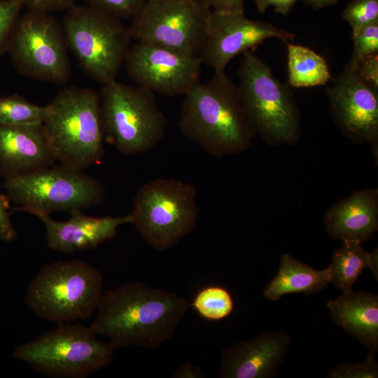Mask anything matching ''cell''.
<instances>
[{
  "mask_svg": "<svg viewBox=\"0 0 378 378\" xmlns=\"http://www.w3.org/2000/svg\"><path fill=\"white\" fill-rule=\"evenodd\" d=\"M190 307L174 292L134 281L103 292L90 327L115 349H157L172 338Z\"/></svg>",
  "mask_w": 378,
  "mask_h": 378,
  "instance_id": "cell-1",
  "label": "cell"
},
{
  "mask_svg": "<svg viewBox=\"0 0 378 378\" xmlns=\"http://www.w3.org/2000/svg\"><path fill=\"white\" fill-rule=\"evenodd\" d=\"M179 128L188 139L216 158L246 150L255 132L246 115L238 85L225 71L214 72L185 95Z\"/></svg>",
  "mask_w": 378,
  "mask_h": 378,
  "instance_id": "cell-2",
  "label": "cell"
},
{
  "mask_svg": "<svg viewBox=\"0 0 378 378\" xmlns=\"http://www.w3.org/2000/svg\"><path fill=\"white\" fill-rule=\"evenodd\" d=\"M47 106L43 125L56 161L80 171L98 164L104 154L99 94L68 86Z\"/></svg>",
  "mask_w": 378,
  "mask_h": 378,
  "instance_id": "cell-3",
  "label": "cell"
},
{
  "mask_svg": "<svg viewBox=\"0 0 378 378\" xmlns=\"http://www.w3.org/2000/svg\"><path fill=\"white\" fill-rule=\"evenodd\" d=\"M102 273L80 260L44 265L30 281L27 306L40 318L58 325L90 317L103 293Z\"/></svg>",
  "mask_w": 378,
  "mask_h": 378,
  "instance_id": "cell-4",
  "label": "cell"
},
{
  "mask_svg": "<svg viewBox=\"0 0 378 378\" xmlns=\"http://www.w3.org/2000/svg\"><path fill=\"white\" fill-rule=\"evenodd\" d=\"M90 326L61 324L17 346L13 356L52 378H86L108 367L115 349Z\"/></svg>",
  "mask_w": 378,
  "mask_h": 378,
  "instance_id": "cell-5",
  "label": "cell"
},
{
  "mask_svg": "<svg viewBox=\"0 0 378 378\" xmlns=\"http://www.w3.org/2000/svg\"><path fill=\"white\" fill-rule=\"evenodd\" d=\"M238 76L242 104L255 134L270 144L295 143L300 114L289 84L276 80L252 50L243 53Z\"/></svg>",
  "mask_w": 378,
  "mask_h": 378,
  "instance_id": "cell-6",
  "label": "cell"
},
{
  "mask_svg": "<svg viewBox=\"0 0 378 378\" xmlns=\"http://www.w3.org/2000/svg\"><path fill=\"white\" fill-rule=\"evenodd\" d=\"M198 213L195 186L159 178L139 189L128 215L143 239L154 249L164 251L194 230Z\"/></svg>",
  "mask_w": 378,
  "mask_h": 378,
  "instance_id": "cell-7",
  "label": "cell"
},
{
  "mask_svg": "<svg viewBox=\"0 0 378 378\" xmlns=\"http://www.w3.org/2000/svg\"><path fill=\"white\" fill-rule=\"evenodd\" d=\"M62 27L85 72L102 85L115 80L131 46L130 27L111 14L76 4L67 10Z\"/></svg>",
  "mask_w": 378,
  "mask_h": 378,
  "instance_id": "cell-8",
  "label": "cell"
},
{
  "mask_svg": "<svg viewBox=\"0 0 378 378\" xmlns=\"http://www.w3.org/2000/svg\"><path fill=\"white\" fill-rule=\"evenodd\" d=\"M99 96L104 134L119 152L141 153L162 139L167 120L153 92L115 80L103 85Z\"/></svg>",
  "mask_w": 378,
  "mask_h": 378,
  "instance_id": "cell-9",
  "label": "cell"
},
{
  "mask_svg": "<svg viewBox=\"0 0 378 378\" xmlns=\"http://www.w3.org/2000/svg\"><path fill=\"white\" fill-rule=\"evenodd\" d=\"M4 188L14 210L34 216L88 209L101 204L105 195L97 179L60 164L6 178Z\"/></svg>",
  "mask_w": 378,
  "mask_h": 378,
  "instance_id": "cell-10",
  "label": "cell"
},
{
  "mask_svg": "<svg viewBox=\"0 0 378 378\" xmlns=\"http://www.w3.org/2000/svg\"><path fill=\"white\" fill-rule=\"evenodd\" d=\"M68 50L62 24L51 13L27 10L15 24L7 52L21 75L64 84L71 76Z\"/></svg>",
  "mask_w": 378,
  "mask_h": 378,
  "instance_id": "cell-11",
  "label": "cell"
},
{
  "mask_svg": "<svg viewBox=\"0 0 378 378\" xmlns=\"http://www.w3.org/2000/svg\"><path fill=\"white\" fill-rule=\"evenodd\" d=\"M211 12L202 0L146 1L130 29L136 41L198 55Z\"/></svg>",
  "mask_w": 378,
  "mask_h": 378,
  "instance_id": "cell-12",
  "label": "cell"
},
{
  "mask_svg": "<svg viewBox=\"0 0 378 378\" xmlns=\"http://www.w3.org/2000/svg\"><path fill=\"white\" fill-rule=\"evenodd\" d=\"M127 71L138 85L154 94L185 95L200 81L202 62L190 55L136 41L125 58Z\"/></svg>",
  "mask_w": 378,
  "mask_h": 378,
  "instance_id": "cell-13",
  "label": "cell"
},
{
  "mask_svg": "<svg viewBox=\"0 0 378 378\" xmlns=\"http://www.w3.org/2000/svg\"><path fill=\"white\" fill-rule=\"evenodd\" d=\"M276 38L285 43L295 38L293 33L246 18L243 13L211 11L206 34L198 54L202 64L214 72L225 71L229 62L240 53L255 49L265 40Z\"/></svg>",
  "mask_w": 378,
  "mask_h": 378,
  "instance_id": "cell-14",
  "label": "cell"
},
{
  "mask_svg": "<svg viewBox=\"0 0 378 378\" xmlns=\"http://www.w3.org/2000/svg\"><path fill=\"white\" fill-rule=\"evenodd\" d=\"M330 112L341 130L353 139L374 148L378 141V91L345 66L326 89Z\"/></svg>",
  "mask_w": 378,
  "mask_h": 378,
  "instance_id": "cell-15",
  "label": "cell"
},
{
  "mask_svg": "<svg viewBox=\"0 0 378 378\" xmlns=\"http://www.w3.org/2000/svg\"><path fill=\"white\" fill-rule=\"evenodd\" d=\"M292 343L290 335L267 331L223 349L220 378H271L276 375Z\"/></svg>",
  "mask_w": 378,
  "mask_h": 378,
  "instance_id": "cell-16",
  "label": "cell"
},
{
  "mask_svg": "<svg viewBox=\"0 0 378 378\" xmlns=\"http://www.w3.org/2000/svg\"><path fill=\"white\" fill-rule=\"evenodd\" d=\"M55 161L43 124L0 123V174L5 179L52 166Z\"/></svg>",
  "mask_w": 378,
  "mask_h": 378,
  "instance_id": "cell-17",
  "label": "cell"
},
{
  "mask_svg": "<svg viewBox=\"0 0 378 378\" xmlns=\"http://www.w3.org/2000/svg\"><path fill=\"white\" fill-rule=\"evenodd\" d=\"M81 211H71L66 221L55 220L50 215L36 216L44 224L49 248L62 253L93 248L114 237L120 225L131 222L129 215L93 217Z\"/></svg>",
  "mask_w": 378,
  "mask_h": 378,
  "instance_id": "cell-18",
  "label": "cell"
},
{
  "mask_svg": "<svg viewBox=\"0 0 378 378\" xmlns=\"http://www.w3.org/2000/svg\"><path fill=\"white\" fill-rule=\"evenodd\" d=\"M326 229L334 239L362 243L378 228V191L367 188L331 206L324 217Z\"/></svg>",
  "mask_w": 378,
  "mask_h": 378,
  "instance_id": "cell-19",
  "label": "cell"
},
{
  "mask_svg": "<svg viewBox=\"0 0 378 378\" xmlns=\"http://www.w3.org/2000/svg\"><path fill=\"white\" fill-rule=\"evenodd\" d=\"M327 307L332 319L370 351L378 350V295L370 292L342 291Z\"/></svg>",
  "mask_w": 378,
  "mask_h": 378,
  "instance_id": "cell-20",
  "label": "cell"
},
{
  "mask_svg": "<svg viewBox=\"0 0 378 378\" xmlns=\"http://www.w3.org/2000/svg\"><path fill=\"white\" fill-rule=\"evenodd\" d=\"M330 279V267L318 270L284 253L280 258L276 276L266 285L262 294L271 301L289 293L310 295L324 289Z\"/></svg>",
  "mask_w": 378,
  "mask_h": 378,
  "instance_id": "cell-21",
  "label": "cell"
},
{
  "mask_svg": "<svg viewBox=\"0 0 378 378\" xmlns=\"http://www.w3.org/2000/svg\"><path fill=\"white\" fill-rule=\"evenodd\" d=\"M343 245L334 251L331 270L332 283L342 291L352 289V286L365 269H370L378 279L377 250L368 252L360 243L344 241Z\"/></svg>",
  "mask_w": 378,
  "mask_h": 378,
  "instance_id": "cell-22",
  "label": "cell"
},
{
  "mask_svg": "<svg viewBox=\"0 0 378 378\" xmlns=\"http://www.w3.org/2000/svg\"><path fill=\"white\" fill-rule=\"evenodd\" d=\"M288 84L294 88L326 85L332 78L326 60L303 46L286 42Z\"/></svg>",
  "mask_w": 378,
  "mask_h": 378,
  "instance_id": "cell-23",
  "label": "cell"
},
{
  "mask_svg": "<svg viewBox=\"0 0 378 378\" xmlns=\"http://www.w3.org/2000/svg\"><path fill=\"white\" fill-rule=\"evenodd\" d=\"M48 106H41L19 94L0 97V123L10 125L43 124Z\"/></svg>",
  "mask_w": 378,
  "mask_h": 378,
  "instance_id": "cell-24",
  "label": "cell"
},
{
  "mask_svg": "<svg viewBox=\"0 0 378 378\" xmlns=\"http://www.w3.org/2000/svg\"><path fill=\"white\" fill-rule=\"evenodd\" d=\"M190 304L201 317L209 321L222 320L234 309V301L230 293L224 287L217 285L201 288Z\"/></svg>",
  "mask_w": 378,
  "mask_h": 378,
  "instance_id": "cell-25",
  "label": "cell"
},
{
  "mask_svg": "<svg viewBox=\"0 0 378 378\" xmlns=\"http://www.w3.org/2000/svg\"><path fill=\"white\" fill-rule=\"evenodd\" d=\"M354 48L346 67L354 70L360 61L378 52V22L352 32Z\"/></svg>",
  "mask_w": 378,
  "mask_h": 378,
  "instance_id": "cell-26",
  "label": "cell"
},
{
  "mask_svg": "<svg viewBox=\"0 0 378 378\" xmlns=\"http://www.w3.org/2000/svg\"><path fill=\"white\" fill-rule=\"evenodd\" d=\"M352 32L378 22V0H351L342 12Z\"/></svg>",
  "mask_w": 378,
  "mask_h": 378,
  "instance_id": "cell-27",
  "label": "cell"
},
{
  "mask_svg": "<svg viewBox=\"0 0 378 378\" xmlns=\"http://www.w3.org/2000/svg\"><path fill=\"white\" fill-rule=\"evenodd\" d=\"M375 351H370L363 362L360 363H342L328 370V378H377L378 363Z\"/></svg>",
  "mask_w": 378,
  "mask_h": 378,
  "instance_id": "cell-28",
  "label": "cell"
},
{
  "mask_svg": "<svg viewBox=\"0 0 378 378\" xmlns=\"http://www.w3.org/2000/svg\"><path fill=\"white\" fill-rule=\"evenodd\" d=\"M23 7L22 0H0V57L7 52L12 32Z\"/></svg>",
  "mask_w": 378,
  "mask_h": 378,
  "instance_id": "cell-29",
  "label": "cell"
},
{
  "mask_svg": "<svg viewBox=\"0 0 378 378\" xmlns=\"http://www.w3.org/2000/svg\"><path fill=\"white\" fill-rule=\"evenodd\" d=\"M88 6L111 14L120 20L133 18L146 0H84Z\"/></svg>",
  "mask_w": 378,
  "mask_h": 378,
  "instance_id": "cell-30",
  "label": "cell"
},
{
  "mask_svg": "<svg viewBox=\"0 0 378 378\" xmlns=\"http://www.w3.org/2000/svg\"><path fill=\"white\" fill-rule=\"evenodd\" d=\"M360 79L378 91V55H370L359 62L354 69Z\"/></svg>",
  "mask_w": 378,
  "mask_h": 378,
  "instance_id": "cell-31",
  "label": "cell"
},
{
  "mask_svg": "<svg viewBox=\"0 0 378 378\" xmlns=\"http://www.w3.org/2000/svg\"><path fill=\"white\" fill-rule=\"evenodd\" d=\"M77 0H22L27 10L51 13L68 10Z\"/></svg>",
  "mask_w": 378,
  "mask_h": 378,
  "instance_id": "cell-32",
  "label": "cell"
},
{
  "mask_svg": "<svg viewBox=\"0 0 378 378\" xmlns=\"http://www.w3.org/2000/svg\"><path fill=\"white\" fill-rule=\"evenodd\" d=\"M8 202L0 192V241L11 242L17 237L16 230L10 220Z\"/></svg>",
  "mask_w": 378,
  "mask_h": 378,
  "instance_id": "cell-33",
  "label": "cell"
},
{
  "mask_svg": "<svg viewBox=\"0 0 378 378\" xmlns=\"http://www.w3.org/2000/svg\"><path fill=\"white\" fill-rule=\"evenodd\" d=\"M211 10L218 13H243L246 0H202Z\"/></svg>",
  "mask_w": 378,
  "mask_h": 378,
  "instance_id": "cell-34",
  "label": "cell"
},
{
  "mask_svg": "<svg viewBox=\"0 0 378 378\" xmlns=\"http://www.w3.org/2000/svg\"><path fill=\"white\" fill-rule=\"evenodd\" d=\"M298 0H255L257 9L260 13H265L266 9L274 6L276 12L282 15H287Z\"/></svg>",
  "mask_w": 378,
  "mask_h": 378,
  "instance_id": "cell-35",
  "label": "cell"
},
{
  "mask_svg": "<svg viewBox=\"0 0 378 378\" xmlns=\"http://www.w3.org/2000/svg\"><path fill=\"white\" fill-rule=\"evenodd\" d=\"M204 377V373L200 367L189 363L179 366L172 375L173 378H203Z\"/></svg>",
  "mask_w": 378,
  "mask_h": 378,
  "instance_id": "cell-36",
  "label": "cell"
},
{
  "mask_svg": "<svg viewBox=\"0 0 378 378\" xmlns=\"http://www.w3.org/2000/svg\"><path fill=\"white\" fill-rule=\"evenodd\" d=\"M307 4L311 5L314 9L322 8L335 4L338 0H304Z\"/></svg>",
  "mask_w": 378,
  "mask_h": 378,
  "instance_id": "cell-37",
  "label": "cell"
},
{
  "mask_svg": "<svg viewBox=\"0 0 378 378\" xmlns=\"http://www.w3.org/2000/svg\"><path fill=\"white\" fill-rule=\"evenodd\" d=\"M147 1L150 2H155V1H165V0H146Z\"/></svg>",
  "mask_w": 378,
  "mask_h": 378,
  "instance_id": "cell-38",
  "label": "cell"
}]
</instances>
